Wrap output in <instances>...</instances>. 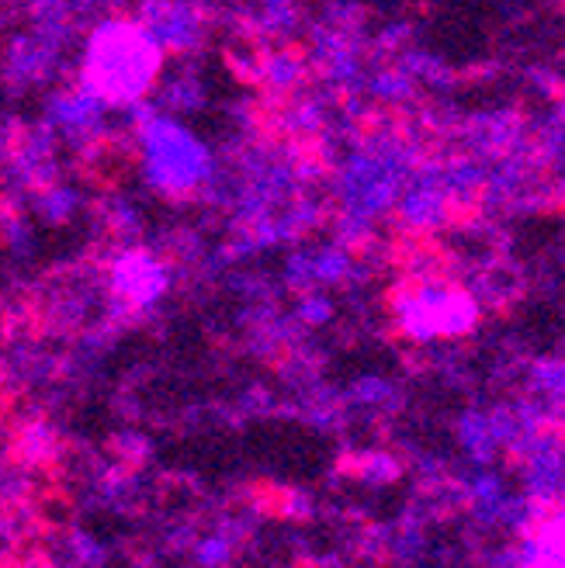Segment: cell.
Masks as SVG:
<instances>
[{"instance_id":"3957f363","label":"cell","mask_w":565,"mask_h":568,"mask_svg":"<svg viewBox=\"0 0 565 568\" xmlns=\"http://www.w3.org/2000/svg\"><path fill=\"white\" fill-rule=\"evenodd\" d=\"M115 285L125 299L132 302H153L160 291H164V270H160L150 257H125L119 267H115Z\"/></svg>"},{"instance_id":"7a4b0ae2","label":"cell","mask_w":565,"mask_h":568,"mask_svg":"<svg viewBox=\"0 0 565 568\" xmlns=\"http://www.w3.org/2000/svg\"><path fill=\"white\" fill-rule=\"evenodd\" d=\"M407 333L430 340V337H459L475 322V302L465 291L454 288H420L413 299L399 309Z\"/></svg>"},{"instance_id":"277c9868","label":"cell","mask_w":565,"mask_h":568,"mask_svg":"<svg viewBox=\"0 0 565 568\" xmlns=\"http://www.w3.org/2000/svg\"><path fill=\"white\" fill-rule=\"evenodd\" d=\"M531 568H562V517L548 520L531 540Z\"/></svg>"},{"instance_id":"6da1fadb","label":"cell","mask_w":565,"mask_h":568,"mask_svg":"<svg viewBox=\"0 0 565 568\" xmlns=\"http://www.w3.org/2000/svg\"><path fill=\"white\" fill-rule=\"evenodd\" d=\"M160 63L164 52L146 29L132 21H107L91 35L84 84L107 104H132L153 87Z\"/></svg>"}]
</instances>
